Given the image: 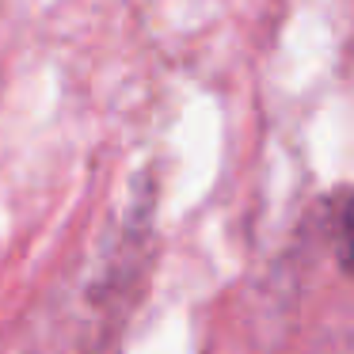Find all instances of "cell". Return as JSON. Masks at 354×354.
<instances>
[{"label": "cell", "mask_w": 354, "mask_h": 354, "mask_svg": "<svg viewBox=\"0 0 354 354\" xmlns=\"http://www.w3.org/2000/svg\"><path fill=\"white\" fill-rule=\"evenodd\" d=\"M343 259L354 270V202L346 206V221H343Z\"/></svg>", "instance_id": "obj_1"}]
</instances>
